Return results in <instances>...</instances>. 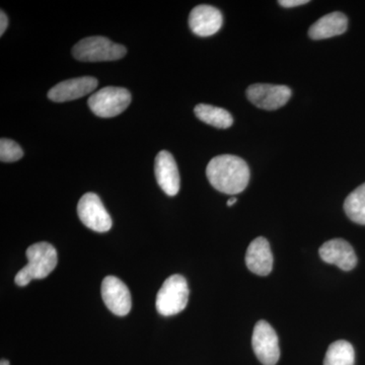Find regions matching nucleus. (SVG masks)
<instances>
[{
    "label": "nucleus",
    "mask_w": 365,
    "mask_h": 365,
    "mask_svg": "<svg viewBox=\"0 0 365 365\" xmlns=\"http://www.w3.org/2000/svg\"><path fill=\"white\" fill-rule=\"evenodd\" d=\"M222 14L220 9L208 4L194 7L190 13V29L199 37L215 35L222 28Z\"/></svg>",
    "instance_id": "11"
},
{
    "label": "nucleus",
    "mask_w": 365,
    "mask_h": 365,
    "mask_svg": "<svg viewBox=\"0 0 365 365\" xmlns=\"http://www.w3.org/2000/svg\"><path fill=\"white\" fill-rule=\"evenodd\" d=\"M126 53L123 45L112 42L102 36L86 38L72 48L74 58L83 62L114 61L123 58Z\"/></svg>",
    "instance_id": "3"
},
{
    "label": "nucleus",
    "mask_w": 365,
    "mask_h": 365,
    "mask_svg": "<svg viewBox=\"0 0 365 365\" xmlns=\"http://www.w3.org/2000/svg\"><path fill=\"white\" fill-rule=\"evenodd\" d=\"M7 26H9V19H7L6 13L1 11V14H0V36L4 35L6 32Z\"/></svg>",
    "instance_id": "21"
},
{
    "label": "nucleus",
    "mask_w": 365,
    "mask_h": 365,
    "mask_svg": "<svg viewBox=\"0 0 365 365\" xmlns=\"http://www.w3.org/2000/svg\"><path fill=\"white\" fill-rule=\"evenodd\" d=\"M247 98L256 107L274 111L287 104L292 98V90L287 86L255 83L247 90Z\"/></svg>",
    "instance_id": "8"
},
{
    "label": "nucleus",
    "mask_w": 365,
    "mask_h": 365,
    "mask_svg": "<svg viewBox=\"0 0 365 365\" xmlns=\"http://www.w3.org/2000/svg\"><path fill=\"white\" fill-rule=\"evenodd\" d=\"M246 265L257 275L267 276L273 269V255L265 237H257L250 244L246 253Z\"/></svg>",
    "instance_id": "14"
},
{
    "label": "nucleus",
    "mask_w": 365,
    "mask_h": 365,
    "mask_svg": "<svg viewBox=\"0 0 365 365\" xmlns=\"http://www.w3.org/2000/svg\"><path fill=\"white\" fill-rule=\"evenodd\" d=\"M0 365H9V362L7 360L2 359Z\"/></svg>",
    "instance_id": "23"
},
{
    "label": "nucleus",
    "mask_w": 365,
    "mask_h": 365,
    "mask_svg": "<svg viewBox=\"0 0 365 365\" xmlns=\"http://www.w3.org/2000/svg\"><path fill=\"white\" fill-rule=\"evenodd\" d=\"M252 346L257 359L264 365H275L280 359L277 334L270 324L264 319L255 325Z\"/></svg>",
    "instance_id": "6"
},
{
    "label": "nucleus",
    "mask_w": 365,
    "mask_h": 365,
    "mask_svg": "<svg viewBox=\"0 0 365 365\" xmlns=\"http://www.w3.org/2000/svg\"><path fill=\"white\" fill-rule=\"evenodd\" d=\"M24 151L16 141L2 138L0 140V160L2 163H14L23 158Z\"/></svg>",
    "instance_id": "19"
},
{
    "label": "nucleus",
    "mask_w": 365,
    "mask_h": 365,
    "mask_svg": "<svg viewBox=\"0 0 365 365\" xmlns=\"http://www.w3.org/2000/svg\"><path fill=\"white\" fill-rule=\"evenodd\" d=\"M344 211L353 222L365 225V182L345 199Z\"/></svg>",
    "instance_id": "18"
},
{
    "label": "nucleus",
    "mask_w": 365,
    "mask_h": 365,
    "mask_svg": "<svg viewBox=\"0 0 365 365\" xmlns=\"http://www.w3.org/2000/svg\"><path fill=\"white\" fill-rule=\"evenodd\" d=\"M78 215L81 222L93 232H107L111 230V216L97 194L86 193L81 197L78 204Z\"/></svg>",
    "instance_id": "7"
},
{
    "label": "nucleus",
    "mask_w": 365,
    "mask_h": 365,
    "mask_svg": "<svg viewBox=\"0 0 365 365\" xmlns=\"http://www.w3.org/2000/svg\"><path fill=\"white\" fill-rule=\"evenodd\" d=\"M103 300L116 316L124 317L131 311L132 300L128 287L115 276H107L102 282Z\"/></svg>",
    "instance_id": "9"
},
{
    "label": "nucleus",
    "mask_w": 365,
    "mask_h": 365,
    "mask_svg": "<svg viewBox=\"0 0 365 365\" xmlns=\"http://www.w3.org/2000/svg\"><path fill=\"white\" fill-rule=\"evenodd\" d=\"M28 264L14 277L16 284L23 287L34 279H44L56 268L57 252L48 242H37L26 250Z\"/></svg>",
    "instance_id": "2"
},
{
    "label": "nucleus",
    "mask_w": 365,
    "mask_h": 365,
    "mask_svg": "<svg viewBox=\"0 0 365 365\" xmlns=\"http://www.w3.org/2000/svg\"><path fill=\"white\" fill-rule=\"evenodd\" d=\"M155 178L158 186L167 195L176 196L180 191L179 170L174 157L167 150L158 153L155 163Z\"/></svg>",
    "instance_id": "13"
},
{
    "label": "nucleus",
    "mask_w": 365,
    "mask_h": 365,
    "mask_svg": "<svg viewBox=\"0 0 365 365\" xmlns=\"http://www.w3.org/2000/svg\"><path fill=\"white\" fill-rule=\"evenodd\" d=\"M196 117L204 123L211 125L216 128H230L234 123V118L230 112L222 108L215 107V106L199 104L194 109Z\"/></svg>",
    "instance_id": "16"
},
{
    "label": "nucleus",
    "mask_w": 365,
    "mask_h": 365,
    "mask_svg": "<svg viewBox=\"0 0 365 365\" xmlns=\"http://www.w3.org/2000/svg\"><path fill=\"white\" fill-rule=\"evenodd\" d=\"M348 20L345 14L335 11L326 14L309 28V36L313 40H324L342 35L347 30Z\"/></svg>",
    "instance_id": "15"
},
{
    "label": "nucleus",
    "mask_w": 365,
    "mask_h": 365,
    "mask_svg": "<svg viewBox=\"0 0 365 365\" xmlns=\"http://www.w3.org/2000/svg\"><path fill=\"white\" fill-rule=\"evenodd\" d=\"M206 176L217 191L227 195H235L242 193L248 186L249 165L242 158L235 155H218L209 162Z\"/></svg>",
    "instance_id": "1"
},
{
    "label": "nucleus",
    "mask_w": 365,
    "mask_h": 365,
    "mask_svg": "<svg viewBox=\"0 0 365 365\" xmlns=\"http://www.w3.org/2000/svg\"><path fill=\"white\" fill-rule=\"evenodd\" d=\"M98 81L93 76H81L62 81L48 91V98L55 103L69 102L85 97L96 90Z\"/></svg>",
    "instance_id": "10"
},
{
    "label": "nucleus",
    "mask_w": 365,
    "mask_h": 365,
    "mask_svg": "<svg viewBox=\"0 0 365 365\" xmlns=\"http://www.w3.org/2000/svg\"><path fill=\"white\" fill-rule=\"evenodd\" d=\"M322 260L337 266L341 270L350 271L357 264V257L351 245L343 239L326 242L319 250Z\"/></svg>",
    "instance_id": "12"
},
{
    "label": "nucleus",
    "mask_w": 365,
    "mask_h": 365,
    "mask_svg": "<svg viewBox=\"0 0 365 365\" xmlns=\"http://www.w3.org/2000/svg\"><path fill=\"white\" fill-rule=\"evenodd\" d=\"M131 103L130 91L124 88L107 86L93 93L88 101L96 116L113 118L123 113Z\"/></svg>",
    "instance_id": "5"
},
{
    "label": "nucleus",
    "mask_w": 365,
    "mask_h": 365,
    "mask_svg": "<svg viewBox=\"0 0 365 365\" xmlns=\"http://www.w3.org/2000/svg\"><path fill=\"white\" fill-rule=\"evenodd\" d=\"M237 198H232L230 199V200L227 201V206H232L235 205V203H237Z\"/></svg>",
    "instance_id": "22"
},
{
    "label": "nucleus",
    "mask_w": 365,
    "mask_h": 365,
    "mask_svg": "<svg viewBox=\"0 0 365 365\" xmlns=\"http://www.w3.org/2000/svg\"><path fill=\"white\" fill-rule=\"evenodd\" d=\"M354 348L345 340L336 341L327 350L324 365H354Z\"/></svg>",
    "instance_id": "17"
},
{
    "label": "nucleus",
    "mask_w": 365,
    "mask_h": 365,
    "mask_svg": "<svg viewBox=\"0 0 365 365\" xmlns=\"http://www.w3.org/2000/svg\"><path fill=\"white\" fill-rule=\"evenodd\" d=\"M189 287L182 275L170 276L163 282L157 295V311L162 316H175L186 309L189 299Z\"/></svg>",
    "instance_id": "4"
},
{
    "label": "nucleus",
    "mask_w": 365,
    "mask_h": 365,
    "mask_svg": "<svg viewBox=\"0 0 365 365\" xmlns=\"http://www.w3.org/2000/svg\"><path fill=\"white\" fill-rule=\"evenodd\" d=\"M309 0H280L278 4H279L281 6L290 9V7L304 6V4H309Z\"/></svg>",
    "instance_id": "20"
}]
</instances>
